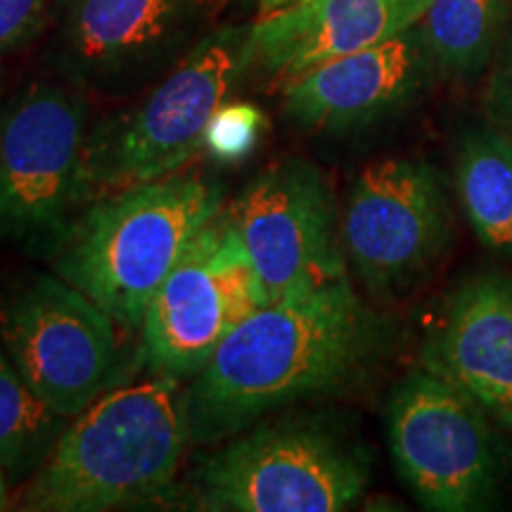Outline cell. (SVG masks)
<instances>
[{"label":"cell","instance_id":"obj_1","mask_svg":"<svg viewBox=\"0 0 512 512\" xmlns=\"http://www.w3.org/2000/svg\"><path fill=\"white\" fill-rule=\"evenodd\" d=\"M380 344V320L349 278L261 306L223 339L185 392L190 441L228 439L285 403L344 387Z\"/></svg>","mask_w":512,"mask_h":512},{"label":"cell","instance_id":"obj_2","mask_svg":"<svg viewBox=\"0 0 512 512\" xmlns=\"http://www.w3.org/2000/svg\"><path fill=\"white\" fill-rule=\"evenodd\" d=\"M190 444L178 380L155 375L95 399L50 448L24 510L102 512L159 498Z\"/></svg>","mask_w":512,"mask_h":512},{"label":"cell","instance_id":"obj_3","mask_svg":"<svg viewBox=\"0 0 512 512\" xmlns=\"http://www.w3.org/2000/svg\"><path fill=\"white\" fill-rule=\"evenodd\" d=\"M221 204L223 188L197 176L112 192L67 228L55 271L119 328L140 330L155 292Z\"/></svg>","mask_w":512,"mask_h":512},{"label":"cell","instance_id":"obj_4","mask_svg":"<svg viewBox=\"0 0 512 512\" xmlns=\"http://www.w3.org/2000/svg\"><path fill=\"white\" fill-rule=\"evenodd\" d=\"M249 67V31L209 36L138 110L100 128L83 155V200L174 176L204 147L214 112Z\"/></svg>","mask_w":512,"mask_h":512},{"label":"cell","instance_id":"obj_5","mask_svg":"<svg viewBox=\"0 0 512 512\" xmlns=\"http://www.w3.org/2000/svg\"><path fill=\"white\" fill-rule=\"evenodd\" d=\"M117 328L62 275H24L0 294L5 354L62 418H76L117 380Z\"/></svg>","mask_w":512,"mask_h":512},{"label":"cell","instance_id":"obj_6","mask_svg":"<svg viewBox=\"0 0 512 512\" xmlns=\"http://www.w3.org/2000/svg\"><path fill=\"white\" fill-rule=\"evenodd\" d=\"M368 486L356 448L316 425H271L204 460L197 508L216 512H337Z\"/></svg>","mask_w":512,"mask_h":512},{"label":"cell","instance_id":"obj_7","mask_svg":"<svg viewBox=\"0 0 512 512\" xmlns=\"http://www.w3.org/2000/svg\"><path fill=\"white\" fill-rule=\"evenodd\" d=\"M266 306L230 211L200 230L147 306L143 361L155 375L195 377L223 339Z\"/></svg>","mask_w":512,"mask_h":512},{"label":"cell","instance_id":"obj_8","mask_svg":"<svg viewBox=\"0 0 512 512\" xmlns=\"http://www.w3.org/2000/svg\"><path fill=\"white\" fill-rule=\"evenodd\" d=\"M396 470L427 510L484 508L498 486V453L486 411L430 370L394 389L387 415Z\"/></svg>","mask_w":512,"mask_h":512},{"label":"cell","instance_id":"obj_9","mask_svg":"<svg viewBox=\"0 0 512 512\" xmlns=\"http://www.w3.org/2000/svg\"><path fill=\"white\" fill-rule=\"evenodd\" d=\"M86 114L62 88H34L0 121V238L43 245L83 200Z\"/></svg>","mask_w":512,"mask_h":512},{"label":"cell","instance_id":"obj_10","mask_svg":"<svg viewBox=\"0 0 512 512\" xmlns=\"http://www.w3.org/2000/svg\"><path fill=\"white\" fill-rule=\"evenodd\" d=\"M266 304L347 278L335 207L323 176L302 159L261 171L230 209Z\"/></svg>","mask_w":512,"mask_h":512},{"label":"cell","instance_id":"obj_11","mask_svg":"<svg viewBox=\"0 0 512 512\" xmlns=\"http://www.w3.org/2000/svg\"><path fill=\"white\" fill-rule=\"evenodd\" d=\"M451 221L439 176L418 159H382L351 188L342 247L370 290H396L444 252Z\"/></svg>","mask_w":512,"mask_h":512},{"label":"cell","instance_id":"obj_12","mask_svg":"<svg viewBox=\"0 0 512 512\" xmlns=\"http://www.w3.org/2000/svg\"><path fill=\"white\" fill-rule=\"evenodd\" d=\"M432 0H302L249 29V64L292 81L316 64L411 31Z\"/></svg>","mask_w":512,"mask_h":512},{"label":"cell","instance_id":"obj_13","mask_svg":"<svg viewBox=\"0 0 512 512\" xmlns=\"http://www.w3.org/2000/svg\"><path fill=\"white\" fill-rule=\"evenodd\" d=\"M422 361L512 434V280H467L448 302Z\"/></svg>","mask_w":512,"mask_h":512},{"label":"cell","instance_id":"obj_14","mask_svg":"<svg viewBox=\"0 0 512 512\" xmlns=\"http://www.w3.org/2000/svg\"><path fill=\"white\" fill-rule=\"evenodd\" d=\"M420 50L406 34L335 57L287 81L285 110L311 131H342L380 117L413 88Z\"/></svg>","mask_w":512,"mask_h":512},{"label":"cell","instance_id":"obj_15","mask_svg":"<svg viewBox=\"0 0 512 512\" xmlns=\"http://www.w3.org/2000/svg\"><path fill=\"white\" fill-rule=\"evenodd\" d=\"M458 195L479 242L512 259V138L484 131L465 140Z\"/></svg>","mask_w":512,"mask_h":512},{"label":"cell","instance_id":"obj_16","mask_svg":"<svg viewBox=\"0 0 512 512\" xmlns=\"http://www.w3.org/2000/svg\"><path fill=\"white\" fill-rule=\"evenodd\" d=\"M185 0H79L72 19V43L76 55L88 64L126 60L155 46Z\"/></svg>","mask_w":512,"mask_h":512},{"label":"cell","instance_id":"obj_17","mask_svg":"<svg viewBox=\"0 0 512 512\" xmlns=\"http://www.w3.org/2000/svg\"><path fill=\"white\" fill-rule=\"evenodd\" d=\"M62 420L0 349V467L22 475L41 465L60 437Z\"/></svg>","mask_w":512,"mask_h":512},{"label":"cell","instance_id":"obj_18","mask_svg":"<svg viewBox=\"0 0 512 512\" xmlns=\"http://www.w3.org/2000/svg\"><path fill=\"white\" fill-rule=\"evenodd\" d=\"M503 0H432L422 34L434 57L453 72H472L489 53Z\"/></svg>","mask_w":512,"mask_h":512},{"label":"cell","instance_id":"obj_19","mask_svg":"<svg viewBox=\"0 0 512 512\" xmlns=\"http://www.w3.org/2000/svg\"><path fill=\"white\" fill-rule=\"evenodd\" d=\"M266 117L252 102H223L211 117L204 147L219 162H240L259 143Z\"/></svg>","mask_w":512,"mask_h":512},{"label":"cell","instance_id":"obj_20","mask_svg":"<svg viewBox=\"0 0 512 512\" xmlns=\"http://www.w3.org/2000/svg\"><path fill=\"white\" fill-rule=\"evenodd\" d=\"M43 10V0H0V48L27 36Z\"/></svg>","mask_w":512,"mask_h":512},{"label":"cell","instance_id":"obj_21","mask_svg":"<svg viewBox=\"0 0 512 512\" xmlns=\"http://www.w3.org/2000/svg\"><path fill=\"white\" fill-rule=\"evenodd\" d=\"M294 3H302V0H259V8H261V15H268V12L287 8V5H294Z\"/></svg>","mask_w":512,"mask_h":512},{"label":"cell","instance_id":"obj_22","mask_svg":"<svg viewBox=\"0 0 512 512\" xmlns=\"http://www.w3.org/2000/svg\"><path fill=\"white\" fill-rule=\"evenodd\" d=\"M8 484H5V475H3V467H0V510L8 508Z\"/></svg>","mask_w":512,"mask_h":512}]
</instances>
